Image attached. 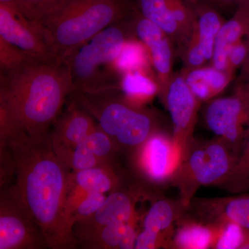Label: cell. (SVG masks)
I'll return each mask as SVG.
<instances>
[{"label":"cell","instance_id":"obj_1","mask_svg":"<svg viewBox=\"0 0 249 249\" xmlns=\"http://www.w3.org/2000/svg\"><path fill=\"white\" fill-rule=\"evenodd\" d=\"M5 142L12 152L14 175V184L4 187L40 228L49 249L76 248L66 217L71 173L54 151L51 136L35 139L18 133Z\"/></svg>","mask_w":249,"mask_h":249},{"label":"cell","instance_id":"obj_2","mask_svg":"<svg viewBox=\"0 0 249 249\" xmlns=\"http://www.w3.org/2000/svg\"><path fill=\"white\" fill-rule=\"evenodd\" d=\"M73 91L65 60L31 59L0 70V139L46 138Z\"/></svg>","mask_w":249,"mask_h":249},{"label":"cell","instance_id":"obj_3","mask_svg":"<svg viewBox=\"0 0 249 249\" xmlns=\"http://www.w3.org/2000/svg\"><path fill=\"white\" fill-rule=\"evenodd\" d=\"M132 0H71L41 23L57 58L66 60L109 26L130 17Z\"/></svg>","mask_w":249,"mask_h":249},{"label":"cell","instance_id":"obj_4","mask_svg":"<svg viewBox=\"0 0 249 249\" xmlns=\"http://www.w3.org/2000/svg\"><path fill=\"white\" fill-rule=\"evenodd\" d=\"M70 97L97 121L119 151L130 159L152 134L162 130L152 111L128 102L120 89L73 93Z\"/></svg>","mask_w":249,"mask_h":249},{"label":"cell","instance_id":"obj_5","mask_svg":"<svg viewBox=\"0 0 249 249\" xmlns=\"http://www.w3.org/2000/svg\"><path fill=\"white\" fill-rule=\"evenodd\" d=\"M133 14L106 28L65 60L71 74V93L120 89L121 73L116 60L126 42L135 35Z\"/></svg>","mask_w":249,"mask_h":249},{"label":"cell","instance_id":"obj_6","mask_svg":"<svg viewBox=\"0 0 249 249\" xmlns=\"http://www.w3.org/2000/svg\"><path fill=\"white\" fill-rule=\"evenodd\" d=\"M238 155L223 139L195 141L178 165L170 186L178 188L179 199L189 208L201 186H219L231 173Z\"/></svg>","mask_w":249,"mask_h":249},{"label":"cell","instance_id":"obj_7","mask_svg":"<svg viewBox=\"0 0 249 249\" xmlns=\"http://www.w3.org/2000/svg\"><path fill=\"white\" fill-rule=\"evenodd\" d=\"M124 180L122 175L120 182L94 214L73 225L77 245L106 226L130 222L138 215L136 211L138 201L142 198L150 199L153 196L151 192H147L150 190L141 180L130 186H127Z\"/></svg>","mask_w":249,"mask_h":249},{"label":"cell","instance_id":"obj_8","mask_svg":"<svg viewBox=\"0 0 249 249\" xmlns=\"http://www.w3.org/2000/svg\"><path fill=\"white\" fill-rule=\"evenodd\" d=\"M131 160L139 179L146 186H170L181 162L173 134L160 130L152 134Z\"/></svg>","mask_w":249,"mask_h":249},{"label":"cell","instance_id":"obj_9","mask_svg":"<svg viewBox=\"0 0 249 249\" xmlns=\"http://www.w3.org/2000/svg\"><path fill=\"white\" fill-rule=\"evenodd\" d=\"M209 128L239 155L249 127V86L238 85L235 94L212 101L205 113Z\"/></svg>","mask_w":249,"mask_h":249},{"label":"cell","instance_id":"obj_10","mask_svg":"<svg viewBox=\"0 0 249 249\" xmlns=\"http://www.w3.org/2000/svg\"><path fill=\"white\" fill-rule=\"evenodd\" d=\"M0 196V249H49L40 228L7 187Z\"/></svg>","mask_w":249,"mask_h":249},{"label":"cell","instance_id":"obj_11","mask_svg":"<svg viewBox=\"0 0 249 249\" xmlns=\"http://www.w3.org/2000/svg\"><path fill=\"white\" fill-rule=\"evenodd\" d=\"M0 37L36 60L59 59L42 26L26 18L17 6L0 4Z\"/></svg>","mask_w":249,"mask_h":249},{"label":"cell","instance_id":"obj_12","mask_svg":"<svg viewBox=\"0 0 249 249\" xmlns=\"http://www.w3.org/2000/svg\"><path fill=\"white\" fill-rule=\"evenodd\" d=\"M160 97L169 111L173 123V138L179 150L181 161L196 141L193 132L199 100L181 76L172 78L164 94Z\"/></svg>","mask_w":249,"mask_h":249},{"label":"cell","instance_id":"obj_13","mask_svg":"<svg viewBox=\"0 0 249 249\" xmlns=\"http://www.w3.org/2000/svg\"><path fill=\"white\" fill-rule=\"evenodd\" d=\"M95 121L88 111L71 98L50 132L54 151L63 163L72 150L98 127Z\"/></svg>","mask_w":249,"mask_h":249},{"label":"cell","instance_id":"obj_14","mask_svg":"<svg viewBox=\"0 0 249 249\" xmlns=\"http://www.w3.org/2000/svg\"><path fill=\"white\" fill-rule=\"evenodd\" d=\"M188 211L196 219L207 223L231 222L249 231V193L227 197L192 199Z\"/></svg>","mask_w":249,"mask_h":249},{"label":"cell","instance_id":"obj_15","mask_svg":"<svg viewBox=\"0 0 249 249\" xmlns=\"http://www.w3.org/2000/svg\"><path fill=\"white\" fill-rule=\"evenodd\" d=\"M133 21L135 36L147 47L158 73L160 93L161 96L172 79V51L169 39L158 26L143 17L137 9L134 13Z\"/></svg>","mask_w":249,"mask_h":249},{"label":"cell","instance_id":"obj_16","mask_svg":"<svg viewBox=\"0 0 249 249\" xmlns=\"http://www.w3.org/2000/svg\"><path fill=\"white\" fill-rule=\"evenodd\" d=\"M121 174L107 167L72 172L70 174L66 203V216L90 193H106L114 190L120 182Z\"/></svg>","mask_w":249,"mask_h":249},{"label":"cell","instance_id":"obj_17","mask_svg":"<svg viewBox=\"0 0 249 249\" xmlns=\"http://www.w3.org/2000/svg\"><path fill=\"white\" fill-rule=\"evenodd\" d=\"M150 200L151 206L142 218L141 231L164 239L171 247L175 225L186 215L188 208L179 198L172 199L155 196Z\"/></svg>","mask_w":249,"mask_h":249},{"label":"cell","instance_id":"obj_18","mask_svg":"<svg viewBox=\"0 0 249 249\" xmlns=\"http://www.w3.org/2000/svg\"><path fill=\"white\" fill-rule=\"evenodd\" d=\"M177 224L170 249H214L220 232V223L204 222L186 214Z\"/></svg>","mask_w":249,"mask_h":249},{"label":"cell","instance_id":"obj_19","mask_svg":"<svg viewBox=\"0 0 249 249\" xmlns=\"http://www.w3.org/2000/svg\"><path fill=\"white\" fill-rule=\"evenodd\" d=\"M249 34V7L238 6L231 19L222 24L214 40L213 62L221 71L227 69L228 56L232 46Z\"/></svg>","mask_w":249,"mask_h":249},{"label":"cell","instance_id":"obj_20","mask_svg":"<svg viewBox=\"0 0 249 249\" xmlns=\"http://www.w3.org/2000/svg\"><path fill=\"white\" fill-rule=\"evenodd\" d=\"M138 215L127 223L110 224L100 229L78 246L91 249H134L138 235Z\"/></svg>","mask_w":249,"mask_h":249},{"label":"cell","instance_id":"obj_21","mask_svg":"<svg viewBox=\"0 0 249 249\" xmlns=\"http://www.w3.org/2000/svg\"><path fill=\"white\" fill-rule=\"evenodd\" d=\"M182 0H138L137 9L143 17L155 23L178 43H188L186 36L175 18Z\"/></svg>","mask_w":249,"mask_h":249},{"label":"cell","instance_id":"obj_22","mask_svg":"<svg viewBox=\"0 0 249 249\" xmlns=\"http://www.w3.org/2000/svg\"><path fill=\"white\" fill-rule=\"evenodd\" d=\"M229 73L213 68L194 69L185 78L198 100L206 101L220 93L229 83Z\"/></svg>","mask_w":249,"mask_h":249},{"label":"cell","instance_id":"obj_23","mask_svg":"<svg viewBox=\"0 0 249 249\" xmlns=\"http://www.w3.org/2000/svg\"><path fill=\"white\" fill-rule=\"evenodd\" d=\"M120 89L124 98L134 106L142 107L160 93V85L139 70L122 75Z\"/></svg>","mask_w":249,"mask_h":249},{"label":"cell","instance_id":"obj_24","mask_svg":"<svg viewBox=\"0 0 249 249\" xmlns=\"http://www.w3.org/2000/svg\"><path fill=\"white\" fill-rule=\"evenodd\" d=\"M195 12L198 14L196 40L204 51L206 60H211L216 36L222 25L221 18L213 8L206 4L198 5Z\"/></svg>","mask_w":249,"mask_h":249},{"label":"cell","instance_id":"obj_25","mask_svg":"<svg viewBox=\"0 0 249 249\" xmlns=\"http://www.w3.org/2000/svg\"><path fill=\"white\" fill-rule=\"evenodd\" d=\"M218 187L231 194L249 192V127L233 168Z\"/></svg>","mask_w":249,"mask_h":249},{"label":"cell","instance_id":"obj_26","mask_svg":"<svg viewBox=\"0 0 249 249\" xmlns=\"http://www.w3.org/2000/svg\"><path fill=\"white\" fill-rule=\"evenodd\" d=\"M83 142L105 166L119 171L118 157L121 152L110 137L100 128L98 124Z\"/></svg>","mask_w":249,"mask_h":249},{"label":"cell","instance_id":"obj_27","mask_svg":"<svg viewBox=\"0 0 249 249\" xmlns=\"http://www.w3.org/2000/svg\"><path fill=\"white\" fill-rule=\"evenodd\" d=\"M71 0H19L18 7L26 18L40 24L66 6Z\"/></svg>","mask_w":249,"mask_h":249},{"label":"cell","instance_id":"obj_28","mask_svg":"<svg viewBox=\"0 0 249 249\" xmlns=\"http://www.w3.org/2000/svg\"><path fill=\"white\" fill-rule=\"evenodd\" d=\"M143 44L137 41H127L116 60L118 70L122 74L125 72L136 71L146 65V55Z\"/></svg>","mask_w":249,"mask_h":249},{"label":"cell","instance_id":"obj_29","mask_svg":"<svg viewBox=\"0 0 249 249\" xmlns=\"http://www.w3.org/2000/svg\"><path fill=\"white\" fill-rule=\"evenodd\" d=\"M220 232L214 249H240L248 230L233 222H221Z\"/></svg>","mask_w":249,"mask_h":249},{"label":"cell","instance_id":"obj_30","mask_svg":"<svg viewBox=\"0 0 249 249\" xmlns=\"http://www.w3.org/2000/svg\"><path fill=\"white\" fill-rule=\"evenodd\" d=\"M105 193H90L76 205V207L70 213L68 217V223L73 231V227L77 222L84 220L94 214L106 200Z\"/></svg>","mask_w":249,"mask_h":249},{"label":"cell","instance_id":"obj_31","mask_svg":"<svg viewBox=\"0 0 249 249\" xmlns=\"http://www.w3.org/2000/svg\"><path fill=\"white\" fill-rule=\"evenodd\" d=\"M64 163L73 172L90 169L96 167H106L90 151L83 142L72 150Z\"/></svg>","mask_w":249,"mask_h":249},{"label":"cell","instance_id":"obj_32","mask_svg":"<svg viewBox=\"0 0 249 249\" xmlns=\"http://www.w3.org/2000/svg\"><path fill=\"white\" fill-rule=\"evenodd\" d=\"M31 59L34 58L2 37H0V70H10Z\"/></svg>","mask_w":249,"mask_h":249},{"label":"cell","instance_id":"obj_33","mask_svg":"<svg viewBox=\"0 0 249 249\" xmlns=\"http://www.w3.org/2000/svg\"><path fill=\"white\" fill-rule=\"evenodd\" d=\"M247 53V42L242 40L232 46L228 56L227 71L230 74L236 67L242 65L245 62Z\"/></svg>","mask_w":249,"mask_h":249},{"label":"cell","instance_id":"obj_34","mask_svg":"<svg viewBox=\"0 0 249 249\" xmlns=\"http://www.w3.org/2000/svg\"><path fill=\"white\" fill-rule=\"evenodd\" d=\"M190 42H191V46H190L188 53H187L186 62L187 65L194 70V69H196V67L202 65L206 59L204 51L196 40V32Z\"/></svg>","mask_w":249,"mask_h":249},{"label":"cell","instance_id":"obj_35","mask_svg":"<svg viewBox=\"0 0 249 249\" xmlns=\"http://www.w3.org/2000/svg\"><path fill=\"white\" fill-rule=\"evenodd\" d=\"M247 53L245 62L242 65L240 78H239V84H245L249 83V34L247 36Z\"/></svg>","mask_w":249,"mask_h":249},{"label":"cell","instance_id":"obj_36","mask_svg":"<svg viewBox=\"0 0 249 249\" xmlns=\"http://www.w3.org/2000/svg\"><path fill=\"white\" fill-rule=\"evenodd\" d=\"M221 3H225V4H235L238 6H249V0H219Z\"/></svg>","mask_w":249,"mask_h":249},{"label":"cell","instance_id":"obj_37","mask_svg":"<svg viewBox=\"0 0 249 249\" xmlns=\"http://www.w3.org/2000/svg\"><path fill=\"white\" fill-rule=\"evenodd\" d=\"M18 1L19 0H0V4L14 5V6H18Z\"/></svg>","mask_w":249,"mask_h":249},{"label":"cell","instance_id":"obj_38","mask_svg":"<svg viewBox=\"0 0 249 249\" xmlns=\"http://www.w3.org/2000/svg\"><path fill=\"white\" fill-rule=\"evenodd\" d=\"M240 249H249V231L247 232V237H246L243 245L240 247Z\"/></svg>","mask_w":249,"mask_h":249},{"label":"cell","instance_id":"obj_39","mask_svg":"<svg viewBox=\"0 0 249 249\" xmlns=\"http://www.w3.org/2000/svg\"><path fill=\"white\" fill-rule=\"evenodd\" d=\"M191 2L197 3L199 1H213V2H221L219 0H190Z\"/></svg>","mask_w":249,"mask_h":249}]
</instances>
